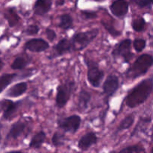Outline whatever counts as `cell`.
I'll use <instances>...</instances> for the list:
<instances>
[{
  "instance_id": "cell-1",
  "label": "cell",
  "mask_w": 153,
  "mask_h": 153,
  "mask_svg": "<svg viewBox=\"0 0 153 153\" xmlns=\"http://www.w3.org/2000/svg\"><path fill=\"white\" fill-rule=\"evenodd\" d=\"M153 90V80L146 79L140 82L128 94L126 103L129 108H135L144 102Z\"/></svg>"
},
{
  "instance_id": "cell-2",
  "label": "cell",
  "mask_w": 153,
  "mask_h": 153,
  "mask_svg": "<svg viewBox=\"0 0 153 153\" xmlns=\"http://www.w3.org/2000/svg\"><path fill=\"white\" fill-rule=\"evenodd\" d=\"M153 64V58L149 55H143L139 57L132 67L127 72L129 78H137L145 74Z\"/></svg>"
},
{
  "instance_id": "cell-3",
  "label": "cell",
  "mask_w": 153,
  "mask_h": 153,
  "mask_svg": "<svg viewBox=\"0 0 153 153\" xmlns=\"http://www.w3.org/2000/svg\"><path fill=\"white\" fill-rule=\"evenodd\" d=\"M97 29H92L86 32H80L76 34L71 40L73 50H82L86 47L98 34Z\"/></svg>"
},
{
  "instance_id": "cell-4",
  "label": "cell",
  "mask_w": 153,
  "mask_h": 153,
  "mask_svg": "<svg viewBox=\"0 0 153 153\" xmlns=\"http://www.w3.org/2000/svg\"><path fill=\"white\" fill-rule=\"evenodd\" d=\"M73 83L69 82L58 87L56 97V103L58 107L63 108L67 104L71 94L72 90L73 89Z\"/></svg>"
},
{
  "instance_id": "cell-5",
  "label": "cell",
  "mask_w": 153,
  "mask_h": 153,
  "mask_svg": "<svg viewBox=\"0 0 153 153\" xmlns=\"http://www.w3.org/2000/svg\"><path fill=\"white\" fill-rule=\"evenodd\" d=\"M104 76V73L98 67L97 64L93 61L88 63V78L90 83L94 87H98Z\"/></svg>"
},
{
  "instance_id": "cell-6",
  "label": "cell",
  "mask_w": 153,
  "mask_h": 153,
  "mask_svg": "<svg viewBox=\"0 0 153 153\" xmlns=\"http://www.w3.org/2000/svg\"><path fill=\"white\" fill-rule=\"evenodd\" d=\"M112 53L114 55H119V56L123 57L126 62H128L133 57L132 53L131 52V40L128 39L123 40L119 45L117 46Z\"/></svg>"
},
{
  "instance_id": "cell-7",
  "label": "cell",
  "mask_w": 153,
  "mask_h": 153,
  "mask_svg": "<svg viewBox=\"0 0 153 153\" xmlns=\"http://www.w3.org/2000/svg\"><path fill=\"white\" fill-rule=\"evenodd\" d=\"M81 118L77 115H73L60 121L59 126L64 131L76 132L79 128Z\"/></svg>"
},
{
  "instance_id": "cell-8",
  "label": "cell",
  "mask_w": 153,
  "mask_h": 153,
  "mask_svg": "<svg viewBox=\"0 0 153 153\" xmlns=\"http://www.w3.org/2000/svg\"><path fill=\"white\" fill-rule=\"evenodd\" d=\"M25 48L34 52H40L49 48V43L43 39H32L25 43Z\"/></svg>"
},
{
  "instance_id": "cell-9",
  "label": "cell",
  "mask_w": 153,
  "mask_h": 153,
  "mask_svg": "<svg viewBox=\"0 0 153 153\" xmlns=\"http://www.w3.org/2000/svg\"><path fill=\"white\" fill-rule=\"evenodd\" d=\"M119 87V81L115 76H109L103 85L104 92L106 95L111 96L114 94Z\"/></svg>"
},
{
  "instance_id": "cell-10",
  "label": "cell",
  "mask_w": 153,
  "mask_h": 153,
  "mask_svg": "<svg viewBox=\"0 0 153 153\" xmlns=\"http://www.w3.org/2000/svg\"><path fill=\"white\" fill-rule=\"evenodd\" d=\"M128 4L125 0H117L111 6V10L117 16H123L128 12Z\"/></svg>"
},
{
  "instance_id": "cell-11",
  "label": "cell",
  "mask_w": 153,
  "mask_h": 153,
  "mask_svg": "<svg viewBox=\"0 0 153 153\" xmlns=\"http://www.w3.org/2000/svg\"><path fill=\"white\" fill-rule=\"evenodd\" d=\"M97 140V137L96 134L93 132H90L84 135L79 140V146L82 150H86L90 146L96 143Z\"/></svg>"
},
{
  "instance_id": "cell-12",
  "label": "cell",
  "mask_w": 153,
  "mask_h": 153,
  "mask_svg": "<svg viewBox=\"0 0 153 153\" xmlns=\"http://www.w3.org/2000/svg\"><path fill=\"white\" fill-rule=\"evenodd\" d=\"M52 0H37L34 4V13L37 15H43L51 8Z\"/></svg>"
},
{
  "instance_id": "cell-13",
  "label": "cell",
  "mask_w": 153,
  "mask_h": 153,
  "mask_svg": "<svg viewBox=\"0 0 153 153\" xmlns=\"http://www.w3.org/2000/svg\"><path fill=\"white\" fill-rule=\"evenodd\" d=\"M55 53L57 55H61L70 50H73V45L71 40L62 39L54 48Z\"/></svg>"
},
{
  "instance_id": "cell-14",
  "label": "cell",
  "mask_w": 153,
  "mask_h": 153,
  "mask_svg": "<svg viewBox=\"0 0 153 153\" xmlns=\"http://www.w3.org/2000/svg\"><path fill=\"white\" fill-rule=\"evenodd\" d=\"M27 89V84L25 82L16 84L14 86L12 87L7 92V96L11 97H17L22 95L25 92Z\"/></svg>"
},
{
  "instance_id": "cell-15",
  "label": "cell",
  "mask_w": 153,
  "mask_h": 153,
  "mask_svg": "<svg viewBox=\"0 0 153 153\" xmlns=\"http://www.w3.org/2000/svg\"><path fill=\"white\" fill-rule=\"evenodd\" d=\"M91 100V95L85 91H82L79 94L78 100V107L80 110H85L88 107V105Z\"/></svg>"
},
{
  "instance_id": "cell-16",
  "label": "cell",
  "mask_w": 153,
  "mask_h": 153,
  "mask_svg": "<svg viewBox=\"0 0 153 153\" xmlns=\"http://www.w3.org/2000/svg\"><path fill=\"white\" fill-rule=\"evenodd\" d=\"M24 129H25L24 123L21 122L16 123H14L12 126L10 130V132L8 134V137H12V138H16V137H19L23 132Z\"/></svg>"
},
{
  "instance_id": "cell-17",
  "label": "cell",
  "mask_w": 153,
  "mask_h": 153,
  "mask_svg": "<svg viewBox=\"0 0 153 153\" xmlns=\"http://www.w3.org/2000/svg\"><path fill=\"white\" fill-rule=\"evenodd\" d=\"M4 17L6 18L9 25L11 27L16 25L19 20V16L13 8H9L6 10L4 13Z\"/></svg>"
},
{
  "instance_id": "cell-18",
  "label": "cell",
  "mask_w": 153,
  "mask_h": 153,
  "mask_svg": "<svg viewBox=\"0 0 153 153\" xmlns=\"http://www.w3.org/2000/svg\"><path fill=\"white\" fill-rule=\"evenodd\" d=\"M46 138V134L43 131L37 133V134L33 137L31 143H30V147L32 148H39L42 145V143L44 142Z\"/></svg>"
},
{
  "instance_id": "cell-19",
  "label": "cell",
  "mask_w": 153,
  "mask_h": 153,
  "mask_svg": "<svg viewBox=\"0 0 153 153\" xmlns=\"http://www.w3.org/2000/svg\"><path fill=\"white\" fill-rule=\"evenodd\" d=\"M16 74H4L0 76V93L4 91L14 79Z\"/></svg>"
},
{
  "instance_id": "cell-20",
  "label": "cell",
  "mask_w": 153,
  "mask_h": 153,
  "mask_svg": "<svg viewBox=\"0 0 153 153\" xmlns=\"http://www.w3.org/2000/svg\"><path fill=\"white\" fill-rule=\"evenodd\" d=\"M73 25V19L68 14H63L60 17L59 27L64 29H68Z\"/></svg>"
},
{
  "instance_id": "cell-21",
  "label": "cell",
  "mask_w": 153,
  "mask_h": 153,
  "mask_svg": "<svg viewBox=\"0 0 153 153\" xmlns=\"http://www.w3.org/2000/svg\"><path fill=\"white\" fill-rule=\"evenodd\" d=\"M133 123H134V117L132 115H129V116L126 117L123 120V121L120 123L119 127H118V130L121 131V130L127 129L132 125Z\"/></svg>"
},
{
  "instance_id": "cell-22",
  "label": "cell",
  "mask_w": 153,
  "mask_h": 153,
  "mask_svg": "<svg viewBox=\"0 0 153 153\" xmlns=\"http://www.w3.org/2000/svg\"><path fill=\"white\" fill-rule=\"evenodd\" d=\"M19 103H13L12 102H8V105H7L5 111L4 113V117L8 118L16 111V108L18 107Z\"/></svg>"
},
{
  "instance_id": "cell-23",
  "label": "cell",
  "mask_w": 153,
  "mask_h": 153,
  "mask_svg": "<svg viewBox=\"0 0 153 153\" xmlns=\"http://www.w3.org/2000/svg\"><path fill=\"white\" fill-rule=\"evenodd\" d=\"M27 61L23 58H17L12 63L11 67L13 70H20L26 66Z\"/></svg>"
},
{
  "instance_id": "cell-24",
  "label": "cell",
  "mask_w": 153,
  "mask_h": 153,
  "mask_svg": "<svg viewBox=\"0 0 153 153\" xmlns=\"http://www.w3.org/2000/svg\"><path fill=\"white\" fill-rule=\"evenodd\" d=\"M120 153H145L143 148L138 145L135 146H128V147L125 148L123 150H121Z\"/></svg>"
},
{
  "instance_id": "cell-25",
  "label": "cell",
  "mask_w": 153,
  "mask_h": 153,
  "mask_svg": "<svg viewBox=\"0 0 153 153\" xmlns=\"http://www.w3.org/2000/svg\"><path fill=\"white\" fill-rule=\"evenodd\" d=\"M145 26V21L143 18H138L133 21L132 27L134 31H140L144 28Z\"/></svg>"
},
{
  "instance_id": "cell-26",
  "label": "cell",
  "mask_w": 153,
  "mask_h": 153,
  "mask_svg": "<svg viewBox=\"0 0 153 153\" xmlns=\"http://www.w3.org/2000/svg\"><path fill=\"white\" fill-rule=\"evenodd\" d=\"M133 45L137 52H141L146 46V41L143 39H137L134 41Z\"/></svg>"
},
{
  "instance_id": "cell-27",
  "label": "cell",
  "mask_w": 153,
  "mask_h": 153,
  "mask_svg": "<svg viewBox=\"0 0 153 153\" xmlns=\"http://www.w3.org/2000/svg\"><path fill=\"white\" fill-rule=\"evenodd\" d=\"M63 139H64V136L60 133L56 132L55 133L53 137H52V143L55 146H60V145L63 144Z\"/></svg>"
},
{
  "instance_id": "cell-28",
  "label": "cell",
  "mask_w": 153,
  "mask_h": 153,
  "mask_svg": "<svg viewBox=\"0 0 153 153\" xmlns=\"http://www.w3.org/2000/svg\"><path fill=\"white\" fill-rule=\"evenodd\" d=\"M39 31V28L37 25H30L26 30V33L29 35H33V34H36Z\"/></svg>"
},
{
  "instance_id": "cell-29",
  "label": "cell",
  "mask_w": 153,
  "mask_h": 153,
  "mask_svg": "<svg viewBox=\"0 0 153 153\" xmlns=\"http://www.w3.org/2000/svg\"><path fill=\"white\" fill-rule=\"evenodd\" d=\"M135 2L140 7H143L152 4L153 3V0H135Z\"/></svg>"
},
{
  "instance_id": "cell-30",
  "label": "cell",
  "mask_w": 153,
  "mask_h": 153,
  "mask_svg": "<svg viewBox=\"0 0 153 153\" xmlns=\"http://www.w3.org/2000/svg\"><path fill=\"white\" fill-rule=\"evenodd\" d=\"M46 35H47L48 39H49L50 41H53L55 38V32L53 31V30L50 29V28H47L46 31Z\"/></svg>"
},
{
  "instance_id": "cell-31",
  "label": "cell",
  "mask_w": 153,
  "mask_h": 153,
  "mask_svg": "<svg viewBox=\"0 0 153 153\" xmlns=\"http://www.w3.org/2000/svg\"><path fill=\"white\" fill-rule=\"evenodd\" d=\"M82 14L88 19H93L97 16V14L91 11H82Z\"/></svg>"
},
{
  "instance_id": "cell-32",
  "label": "cell",
  "mask_w": 153,
  "mask_h": 153,
  "mask_svg": "<svg viewBox=\"0 0 153 153\" xmlns=\"http://www.w3.org/2000/svg\"><path fill=\"white\" fill-rule=\"evenodd\" d=\"M64 2V0H57V4H63Z\"/></svg>"
},
{
  "instance_id": "cell-33",
  "label": "cell",
  "mask_w": 153,
  "mask_h": 153,
  "mask_svg": "<svg viewBox=\"0 0 153 153\" xmlns=\"http://www.w3.org/2000/svg\"><path fill=\"white\" fill-rule=\"evenodd\" d=\"M3 64H3V62L1 61V60H0V70H1V69L3 67Z\"/></svg>"
},
{
  "instance_id": "cell-34",
  "label": "cell",
  "mask_w": 153,
  "mask_h": 153,
  "mask_svg": "<svg viewBox=\"0 0 153 153\" xmlns=\"http://www.w3.org/2000/svg\"><path fill=\"white\" fill-rule=\"evenodd\" d=\"M7 153H22L20 152H7Z\"/></svg>"
},
{
  "instance_id": "cell-35",
  "label": "cell",
  "mask_w": 153,
  "mask_h": 153,
  "mask_svg": "<svg viewBox=\"0 0 153 153\" xmlns=\"http://www.w3.org/2000/svg\"><path fill=\"white\" fill-rule=\"evenodd\" d=\"M150 153H153V147H152V150H151V152H150Z\"/></svg>"
},
{
  "instance_id": "cell-36",
  "label": "cell",
  "mask_w": 153,
  "mask_h": 153,
  "mask_svg": "<svg viewBox=\"0 0 153 153\" xmlns=\"http://www.w3.org/2000/svg\"><path fill=\"white\" fill-rule=\"evenodd\" d=\"M96 1H103V0H96Z\"/></svg>"
},
{
  "instance_id": "cell-37",
  "label": "cell",
  "mask_w": 153,
  "mask_h": 153,
  "mask_svg": "<svg viewBox=\"0 0 153 153\" xmlns=\"http://www.w3.org/2000/svg\"><path fill=\"white\" fill-rule=\"evenodd\" d=\"M152 135H153V132H152Z\"/></svg>"
}]
</instances>
